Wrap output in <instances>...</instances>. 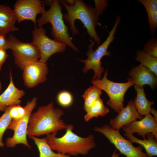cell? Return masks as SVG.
Instances as JSON below:
<instances>
[{
  "mask_svg": "<svg viewBox=\"0 0 157 157\" xmlns=\"http://www.w3.org/2000/svg\"><path fill=\"white\" fill-rule=\"evenodd\" d=\"M64 114L62 110L54 107L52 102L39 107L30 116L27 135L38 137L66 129L67 124L61 119Z\"/></svg>",
  "mask_w": 157,
  "mask_h": 157,
  "instance_id": "6da1fadb",
  "label": "cell"
},
{
  "mask_svg": "<svg viewBox=\"0 0 157 157\" xmlns=\"http://www.w3.org/2000/svg\"><path fill=\"white\" fill-rule=\"evenodd\" d=\"M74 127L67 124L66 132L61 137H56L57 132L46 135V138L50 147L58 153L73 156L85 155L94 148L96 143L92 135L85 138L81 137L73 132Z\"/></svg>",
  "mask_w": 157,
  "mask_h": 157,
  "instance_id": "7a4b0ae2",
  "label": "cell"
},
{
  "mask_svg": "<svg viewBox=\"0 0 157 157\" xmlns=\"http://www.w3.org/2000/svg\"><path fill=\"white\" fill-rule=\"evenodd\" d=\"M66 9L67 13L63 15L65 21L69 24L72 34L74 35L79 34V30L75 25L76 19L80 20L83 24L90 37L99 44L100 39L96 30V27L100 24L98 22L94 8L88 6L82 0H75V3L70 6L64 0H58Z\"/></svg>",
  "mask_w": 157,
  "mask_h": 157,
  "instance_id": "3957f363",
  "label": "cell"
},
{
  "mask_svg": "<svg viewBox=\"0 0 157 157\" xmlns=\"http://www.w3.org/2000/svg\"><path fill=\"white\" fill-rule=\"evenodd\" d=\"M62 6L58 0H54L53 3L47 10H45L37 20L38 27L47 23L52 26L51 35L53 40L65 43L73 50L78 52V49L73 43L72 38L68 33L69 29L63 20Z\"/></svg>",
  "mask_w": 157,
  "mask_h": 157,
  "instance_id": "277c9868",
  "label": "cell"
},
{
  "mask_svg": "<svg viewBox=\"0 0 157 157\" xmlns=\"http://www.w3.org/2000/svg\"><path fill=\"white\" fill-rule=\"evenodd\" d=\"M121 21L120 16L118 15L116 17L114 26L109 32L106 40L95 50L93 49L95 42L92 41L88 46V49L85 52L87 58L85 60L79 59L85 64L82 69L83 72L86 73L90 69L94 71V74L92 80L101 79L102 74L104 70V68L101 65V60L105 56H110L111 55L110 52L108 51V49L115 38L114 35Z\"/></svg>",
  "mask_w": 157,
  "mask_h": 157,
  "instance_id": "5b68a950",
  "label": "cell"
},
{
  "mask_svg": "<svg viewBox=\"0 0 157 157\" xmlns=\"http://www.w3.org/2000/svg\"><path fill=\"white\" fill-rule=\"evenodd\" d=\"M108 73L106 70L102 78L92 80V83L107 94L109 97L107 104L118 113L124 107V96L126 92L135 84L130 78H128V81L125 83L111 81L107 78Z\"/></svg>",
  "mask_w": 157,
  "mask_h": 157,
  "instance_id": "8992f818",
  "label": "cell"
},
{
  "mask_svg": "<svg viewBox=\"0 0 157 157\" xmlns=\"http://www.w3.org/2000/svg\"><path fill=\"white\" fill-rule=\"evenodd\" d=\"M94 130L103 134L121 154L126 157H149L142 151L141 146H134L129 140L122 136L119 130L113 129L110 125L106 124L100 127H95Z\"/></svg>",
  "mask_w": 157,
  "mask_h": 157,
  "instance_id": "52a82bcc",
  "label": "cell"
},
{
  "mask_svg": "<svg viewBox=\"0 0 157 157\" xmlns=\"http://www.w3.org/2000/svg\"><path fill=\"white\" fill-rule=\"evenodd\" d=\"M37 98L33 97L28 101L24 107L25 113L23 117L18 120H13L8 129L14 131L13 135L8 138L6 141L7 146L13 147L17 144H22L31 148L27 139V131L28 122L31 112L37 104Z\"/></svg>",
  "mask_w": 157,
  "mask_h": 157,
  "instance_id": "ba28073f",
  "label": "cell"
},
{
  "mask_svg": "<svg viewBox=\"0 0 157 157\" xmlns=\"http://www.w3.org/2000/svg\"><path fill=\"white\" fill-rule=\"evenodd\" d=\"M32 43L39 50L40 54L39 60L46 63L53 54L64 52L67 45L65 43L57 41L48 37L46 31L42 27H35L32 31Z\"/></svg>",
  "mask_w": 157,
  "mask_h": 157,
  "instance_id": "9c48e42d",
  "label": "cell"
},
{
  "mask_svg": "<svg viewBox=\"0 0 157 157\" xmlns=\"http://www.w3.org/2000/svg\"><path fill=\"white\" fill-rule=\"evenodd\" d=\"M8 39L14 57L15 64L21 69L23 70L26 66L40 58L39 50L32 42H22L12 34Z\"/></svg>",
  "mask_w": 157,
  "mask_h": 157,
  "instance_id": "30bf717a",
  "label": "cell"
},
{
  "mask_svg": "<svg viewBox=\"0 0 157 157\" xmlns=\"http://www.w3.org/2000/svg\"><path fill=\"white\" fill-rule=\"evenodd\" d=\"M44 4L40 0H17L13 7L17 23L31 20L37 26L36 17L45 10Z\"/></svg>",
  "mask_w": 157,
  "mask_h": 157,
  "instance_id": "8fae6325",
  "label": "cell"
},
{
  "mask_svg": "<svg viewBox=\"0 0 157 157\" xmlns=\"http://www.w3.org/2000/svg\"><path fill=\"white\" fill-rule=\"evenodd\" d=\"M23 70L24 84L28 88H33L45 82L48 72L46 63L39 60L28 65Z\"/></svg>",
  "mask_w": 157,
  "mask_h": 157,
  "instance_id": "7c38bea8",
  "label": "cell"
},
{
  "mask_svg": "<svg viewBox=\"0 0 157 157\" xmlns=\"http://www.w3.org/2000/svg\"><path fill=\"white\" fill-rule=\"evenodd\" d=\"M139 120H135L122 128L125 132L133 134L137 133L142 136L144 139H146L145 136L148 133H151L157 140V121L150 114L144 115Z\"/></svg>",
  "mask_w": 157,
  "mask_h": 157,
  "instance_id": "4fadbf2b",
  "label": "cell"
},
{
  "mask_svg": "<svg viewBox=\"0 0 157 157\" xmlns=\"http://www.w3.org/2000/svg\"><path fill=\"white\" fill-rule=\"evenodd\" d=\"M143 118L138 113L135 106L134 101L131 99L126 106L123 107L114 118L110 120L109 123L113 129L119 130L124 126L128 124L137 119Z\"/></svg>",
  "mask_w": 157,
  "mask_h": 157,
  "instance_id": "5bb4252c",
  "label": "cell"
},
{
  "mask_svg": "<svg viewBox=\"0 0 157 157\" xmlns=\"http://www.w3.org/2000/svg\"><path fill=\"white\" fill-rule=\"evenodd\" d=\"M10 73L9 83L0 95V111L4 112L10 106L20 105L25 93L23 90L19 89L15 86L10 71Z\"/></svg>",
  "mask_w": 157,
  "mask_h": 157,
  "instance_id": "9a60e30c",
  "label": "cell"
},
{
  "mask_svg": "<svg viewBox=\"0 0 157 157\" xmlns=\"http://www.w3.org/2000/svg\"><path fill=\"white\" fill-rule=\"evenodd\" d=\"M129 75L135 85L140 88L147 85L152 89H154L157 86V76L140 64L131 68Z\"/></svg>",
  "mask_w": 157,
  "mask_h": 157,
  "instance_id": "2e32d148",
  "label": "cell"
},
{
  "mask_svg": "<svg viewBox=\"0 0 157 157\" xmlns=\"http://www.w3.org/2000/svg\"><path fill=\"white\" fill-rule=\"evenodd\" d=\"M132 143L138 144L145 149L147 155L149 157L157 155V140L151 133L146 134L147 139L140 140L134 136L129 132H125L124 134Z\"/></svg>",
  "mask_w": 157,
  "mask_h": 157,
  "instance_id": "e0dca14e",
  "label": "cell"
},
{
  "mask_svg": "<svg viewBox=\"0 0 157 157\" xmlns=\"http://www.w3.org/2000/svg\"><path fill=\"white\" fill-rule=\"evenodd\" d=\"M134 85L137 94L134 102L138 113L142 116L150 114L151 106L154 105V102L147 99L143 87L140 88Z\"/></svg>",
  "mask_w": 157,
  "mask_h": 157,
  "instance_id": "ac0fdd59",
  "label": "cell"
},
{
  "mask_svg": "<svg viewBox=\"0 0 157 157\" xmlns=\"http://www.w3.org/2000/svg\"><path fill=\"white\" fill-rule=\"evenodd\" d=\"M145 8L147 13L150 34L154 36L157 28V0H138Z\"/></svg>",
  "mask_w": 157,
  "mask_h": 157,
  "instance_id": "d6986e66",
  "label": "cell"
},
{
  "mask_svg": "<svg viewBox=\"0 0 157 157\" xmlns=\"http://www.w3.org/2000/svg\"><path fill=\"white\" fill-rule=\"evenodd\" d=\"M34 141L39 153V157H70L68 154L54 152L50 147L46 137L39 138L34 136L29 137Z\"/></svg>",
  "mask_w": 157,
  "mask_h": 157,
  "instance_id": "ffe728a7",
  "label": "cell"
},
{
  "mask_svg": "<svg viewBox=\"0 0 157 157\" xmlns=\"http://www.w3.org/2000/svg\"><path fill=\"white\" fill-rule=\"evenodd\" d=\"M109 112V108L104 105L103 100L100 98L94 103L86 112L84 119L85 121H88L94 117L105 116Z\"/></svg>",
  "mask_w": 157,
  "mask_h": 157,
  "instance_id": "44dd1931",
  "label": "cell"
},
{
  "mask_svg": "<svg viewBox=\"0 0 157 157\" xmlns=\"http://www.w3.org/2000/svg\"><path fill=\"white\" fill-rule=\"evenodd\" d=\"M135 59L157 76V58L150 56L143 50H138Z\"/></svg>",
  "mask_w": 157,
  "mask_h": 157,
  "instance_id": "7402d4cb",
  "label": "cell"
},
{
  "mask_svg": "<svg viewBox=\"0 0 157 157\" xmlns=\"http://www.w3.org/2000/svg\"><path fill=\"white\" fill-rule=\"evenodd\" d=\"M99 88L93 85L88 88L82 95L84 100L83 109L86 112L98 99L102 92Z\"/></svg>",
  "mask_w": 157,
  "mask_h": 157,
  "instance_id": "603a6c76",
  "label": "cell"
},
{
  "mask_svg": "<svg viewBox=\"0 0 157 157\" xmlns=\"http://www.w3.org/2000/svg\"><path fill=\"white\" fill-rule=\"evenodd\" d=\"M11 106L9 107L0 117V148H3L4 147V144L2 140L3 136L12 120L9 114Z\"/></svg>",
  "mask_w": 157,
  "mask_h": 157,
  "instance_id": "cb8c5ba5",
  "label": "cell"
},
{
  "mask_svg": "<svg viewBox=\"0 0 157 157\" xmlns=\"http://www.w3.org/2000/svg\"><path fill=\"white\" fill-rule=\"evenodd\" d=\"M0 19L15 25L17 21L14 10L2 5H0Z\"/></svg>",
  "mask_w": 157,
  "mask_h": 157,
  "instance_id": "d4e9b609",
  "label": "cell"
},
{
  "mask_svg": "<svg viewBox=\"0 0 157 157\" xmlns=\"http://www.w3.org/2000/svg\"><path fill=\"white\" fill-rule=\"evenodd\" d=\"M57 100L60 105L64 107L70 106L73 102V97L69 92L63 91L59 92L57 97Z\"/></svg>",
  "mask_w": 157,
  "mask_h": 157,
  "instance_id": "484cf974",
  "label": "cell"
},
{
  "mask_svg": "<svg viewBox=\"0 0 157 157\" xmlns=\"http://www.w3.org/2000/svg\"><path fill=\"white\" fill-rule=\"evenodd\" d=\"M143 50L149 55L157 58V39L153 37L144 44Z\"/></svg>",
  "mask_w": 157,
  "mask_h": 157,
  "instance_id": "4316f807",
  "label": "cell"
},
{
  "mask_svg": "<svg viewBox=\"0 0 157 157\" xmlns=\"http://www.w3.org/2000/svg\"><path fill=\"white\" fill-rule=\"evenodd\" d=\"M25 113L24 107L20 105L11 106L9 110V114L13 120H20L23 117Z\"/></svg>",
  "mask_w": 157,
  "mask_h": 157,
  "instance_id": "83f0119b",
  "label": "cell"
},
{
  "mask_svg": "<svg viewBox=\"0 0 157 157\" xmlns=\"http://www.w3.org/2000/svg\"><path fill=\"white\" fill-rule=\"evenodd\" d=\"M18 30L19 28L15 25L0 19V35H6L11 32Z\"/></svg>",
  "mask_w": 157,
  "mask_h": 157,
  "instance_id": "f1b7e54d",
  "label": "cell"
},
{
  "mask_svg": "<svg viewBox=\"0 0 157 157\" xmlns=\"http://www.w3.org/2000/svg\"><path fill=\"white\" fill-rule=\"evenodd\" d=\"M96 14L99 18L108 6V1L107 0H94Z\"/></svg>",
  "mask_w": 157,
  "mask_h": 157,
  "instance_id": "f546056e",
  "label": "cell"
},
{
  "mask_svg": "<svg viewBox=\"0 0 157 157\" xmlns=\"http://www.w3.org/2000/svg\"><path fill=\"white\" fill-rule=\"evenodd\" d=\"M0 48L10 49V43L6 35H0Z\"/></svg>",
  "mask_w": 157,
  "mask_h": 157,
  "instance_id": "4dcf8cb0",
  "label": "cell"
},
{
  "mask_svg": "<svg viewBox=\"0 0 157 157\" xmlns=\"http://www.w3.org/2000/svg\"><path fill=\"white\" fill-rule=\"evenodd\" d=\"M8 56L6 49L0 48V71L1 70L3 64L5 62Z\"/></svg>",
  "mask_w": 157,
  "mask_h": 157,
  "instance_id": "1f68e13d",
  "label": "cell"
},
{
  "mask_svg": "<svg viewBox=\"0 0 157 157\" xmlns=\"http://www.w3.org/2000/svg\"><path fill=\"white\" fill-rule=\"evenodd\" d=\"M150 112L154 115V118L157 121V112L156 110L154 108H151Z\"/></svg>",
  "mask_w": 157,
  "mask_h": 157,
  "instance_id": "d6a6232c",
  "label": "cell"
},
{
  "mask_svg": "<svg viewBox=\"0 0 157 157\" xmlns=\"http://www.w3.org/2000/svg\"><path fill=\"white\" fill-rule=\"evenodd\" d=\"M54 0H46L42 1L44 4L47 6H51Z\"/></svg>",
  "mask_w": 157,
  "mask_h": 157,
  "instance_id": "836d02e7",
  "label": "cell"
},
{
  "mask_svg": "<svg viewBox=\"0 0 157 157\" xmlns=\"http://www.w3.org/2000/svg\"><path fill=\"white\" fill-rule=\"evenodd\" d=\"M64 1L70 6L74 5L75 3V0H64Z\"/></svg>",
  "mask_w": 157,
  "mask_h": 157,
  "instance_id": "e575fe53",
  "label": "cell"
},
{
  "mask_svg": "<svg viewBox=\"0 0 157 157\" xmlns=\"http://www.w3.org/2000/svg\"><path fill=\"white\" fill-rule=\"evenodd\" d=\"M119 154L117 153L116 150H115L111 157H120Z\"/></svg>",
  "mask_w": 157,
  "mask_h": 157,
  "instance_id": "d590c367",
  "label": "cell"
},
{
  "mask_svg": "<svg viewBox=\"0 0 157 157\" xmlns=\"http://www.w3.org/2000/svg\"><path fill=\"white\" fill-rule=\"evenodd\" d=\"M1 88H2L1 84V83L0 82V93L1 91Z\"/></svg>",
  "mask_w": 157,
  "mask_h": 157,
  "instance_id": "8d00e7d4",
  "label": "cell"
}]
</instances>
